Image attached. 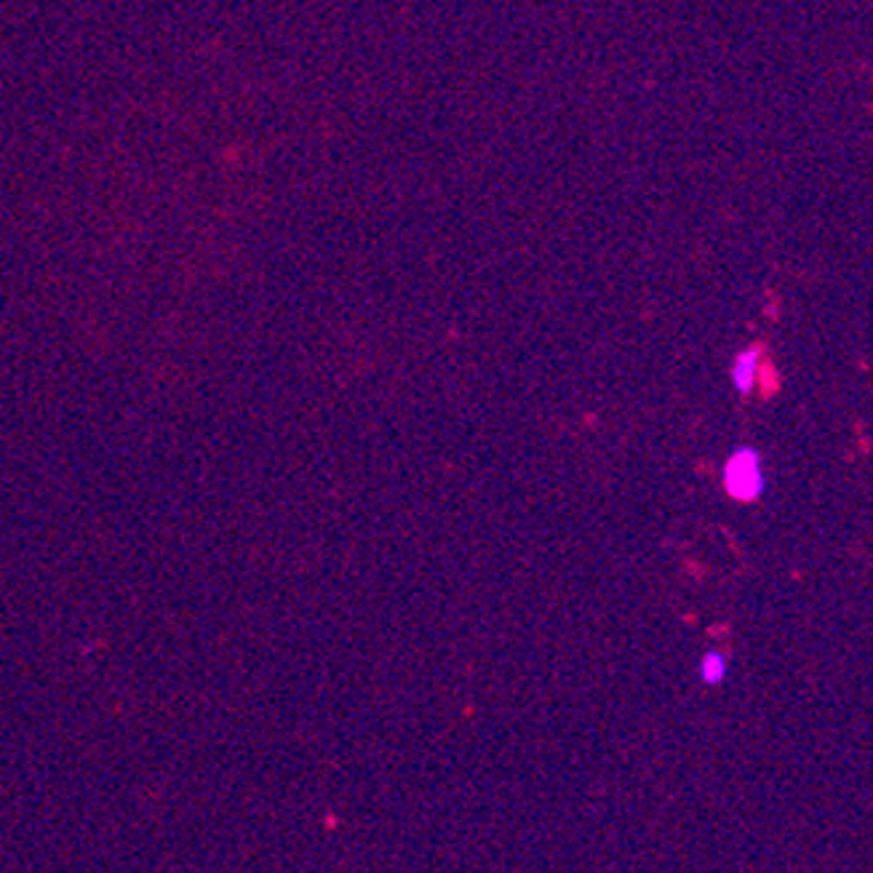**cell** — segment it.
Returning <instances> with one entry per match:
<instances>
[{
	"label": "cell",
	"mask_w": 873,
	"mask_h": 873,
	"mask_svg": "<svg viewBox=\"0 0 873 873\" xmlns=\"http://www.w3.org/2000/svg\"><path fill=\"white\" fill-rule=\"evenodd\" d=\"M759 369H762V348L740 350L732 363V385L740 395H749L756 385Z\"/></svg>",
	"instance_id": "2"
},
{
	"label": "cell",
	"mask_w": 873,
	"mask_h": 873,
	"mask_svg": "<svg viewBox=\"0 0 873 873\" xmlns=\"http://www.w3.org/2000/svg\"><path fill=\"white\" fill-rule=\"evenodd\" d=\"M700 681L708 684V687H716V684H721L730 674V659L727 655H721V652H708V655H702L700 659Z\"/></svg>",
	"instance_id": "3"
},
{
	"label": "cell",
	"mask_w": 873,
	"mask_h": 873,
	"mask_svg": "<svg viewBox=\"0 0 873 873\" xmlns=\"http://www.w3.org/2000/svg\"><path fill=\"white\" fill-rule=\"evenodd\" d=\"M721 487L734 502H756L766 492V473L762 451L753 446H740L727 457L721 470Z\"/></svg>",
	"instance_id": "1"
}]
</instances>
